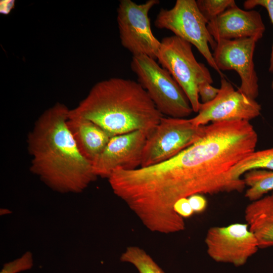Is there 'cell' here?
Returning a JSON list of instances; mask_svg holds the SVG:
<instances>
[{"instance_id":"6da1fadb","label":"cell","mask_w":273,"mask_h":273,"mask_svg":"<svg viewBox=\"0 0 273 273\" xmlns=\"http://www.w3.org/2000/svg\"><path fill=\"white\" fill-rule=\"evenodd\" d=\"M258 134L249 121L234 120L207 125L204 135L174 157L157 164L125 170L126 193L135 208L160 224L177 222L175 203L195 194L241 192L243 179L231 171L255 151Z\"/></svg>"},{"instance_id":"7a4b0ae2","label":"cell","mask_w":273,"mask_h":273,"mask_svg":"<svg viewBox=\"0 0 273 273\" xmlns=\"http://www.w3.org/2000/svg\"><path fill=\"white\" fill-rule=\"evenodd\" d=\"M69 110L57 103L36 120L27 139L31 157L30 170L55 191L79 193L97 176L68 127Z\"/></svg>"},{"instance_id":"3957f363","label":"cell","mask_w":273,"mask_h":273,"mask_svg":"<svg viewBox=\"0 0 273 273\" xmlns=\"http://www.w3.org/2000/svg\"><path fill=\"white\" fill-rule=\"evenodd\" d=\"M69 116L88 119L112 137L136 130L148 135L163 115L138 82L114 77L96 83Z\"/></svg>"},{"instance_id":"277c9868","label":"cell","mask_w":273,"mask_h":273,"mask_svg":"<svg viewBox=\"0 0 273 273\" xmlns=\"http://www.w3.org/2000/svg\"><path fill=\"white\" fill-rule=\"evenodd\" d=\"M130 67L138 77V82L163 115L185 118L193 112L182 88L156 60L146 55L134 56Z\"/></svg>"},{"instance_id":"5b68a950","label":"cell","mask_w":273,"mask_h":273,"mask_svg":"<svg viewBox=\"0 0 273 273\" xmlns=\"http://www.w3.org/2000/svg\"><path fill=\"white\" fill-rule=\"evenodd\" d=\"M157 59L182 88L193 112L198 113L201 104L198 85L205 81L212 84L213 80L208 69L196 60L192 44L174 35L164 37Z\"/></svg>"},{"instance_id":"8992f818","label":"cell","mask_w":273,"mask_h":273,"mask_svg":"<svg viewBox=\"0 0 273 273\" xmlns=\"http://www.w3.org/2000/svg\"><path fill=\"white\" fill-rule=\"evenodd\" d=\"M208 22L199 10L195 0H177L172 8L161 9L154 21L155 26L172 31L174 35L194 46L209 65L221 76L209 45L213 50L216 42L207 28Z\"/></svg>"},{"instance_id":"52a82bcc","label":"cell","mask_w":273,"mask_h":273,"mask_svg":"<svg viewBox=\"0 0 273 273\" xmlns=\"http://www.w3.org/2000/svg\"><path fill=\"white\" fill-rule=\"evenodd\" d=\"M207 125L196 126L190 119L165 117L147 136L141 167L166 161L181 152L205 133Z\"/></svg>"},{"instance_id":"ba28073f","label":"cell","mask_w":273,"mask_h":273,"mask_svg":"<svg viewBox=\"0 0 273 273\" xmlns=\"http://www.w3.org/2000/svg\"><path fill=\"white\" fill-rule=\"evenodd\" d=\"M159 3L158 0H148L142 4L131 0L120 1L117 20L121 43L132 56L146 55L157 59L161 41L152 31L149 12Z\"/></svg>"},{"instance_id":"9c48e42d","label":"cell","mask_w":273,"mask_h":273,"mask_svg":"<svg viewBox=\"0 0 273 273\" xmlns=\"http://www.w3.org/2000/svg\"><path fill=\"white\" fill-rule=\"evenodd\" d=\"M205 243L211 259L235 266L245 264L259 248L248 225L243 223L210 228L207 232Z\"/></svg>"},{"instance_id":"30bf717a","label":"cell","mask_w":273,"mask_h":273,"mask_svg":"<svg viewBox=\"0 0 273 273\" xmlns=\"http://www.w3.org/2000/svg\"><path fill=\"white\" fill-rule=\"evenodd\" d=\"M261 105L238 89L235 90L223 76L221 77L219 92L212 101L201 103L198 114L190 119L195 125L234 120L249 121L259 116Z\"/></svg>"},{"instance_id":"8fae6325","label":"cell","mask_w":273,"mask_h":273,"mask_svg":"<svg viewBox=\"0 0 273 273\" xmlns=\"http://www.w3.org/2000/svg\"><path fill=\"white\" fill-rule=\"evenodd\" d=\"M257 41L253 38L219 39L212 54L219 70L236 71L241 79L238 90L254 100L259 94L258 78L253 61Z\"/></svg>"},{"instance_id":"7c38bea8","label":"cell","mask_w":273,"mask_h":273,"mask_svg":"<svg viewBox=\"0 0 273 273\" xmlns=\"http://www.w3.org/2000/svg\"><path fill=\"white\" fill-rule=\"evenodd\" d=\"M148 134L142 130L112 136L92 163L96 176L108 178L117 169L131 170L141 166Z\"/></svg>"},{"instance_id":"4fadbf2b","label":"cell","mask_w":273,"mask_h":273,"mask_svg":"<svg viewBox=\"0 0 273 273\" xmlns=\"http://www.w3.org/2000/svg\"><path fill=\"white\" fill-rule=\"evenodd\" d=\"M208 30L215 41L253 38L258 41L265 30L260 13L255 10H244L237 5L207 24Z\"/></svg>"},{"instance_id":"5bb4252c","label":"cell","mask_w":273,"mask_h":273,"mask_svg":"<svg viewBox=\"0 0 273 273\" xmlns=\"http://www.w3.org/2000/svg\"><path fill=\"white\" fill-rule=\"evenodd\" d=\"M67 124L79 152L92 163L111 137L99 125L83 118L68 116Z\"/></svg>"},{"instance_id":"9a60e30c","label":"cell","mask_w":273,"mask_h":273,"mask_svg":"<svg viewBox=\"0 0 273 273\" xmlns=\"http://www.w3.org/2000/svg\"><path fill=\"white\" fill-rule=\"evenodd\" d=\"M244 217L259 248L273 247V193L251 202L245 209Z\"/></svg>"},{"instance_id":"2e32d148","label":"cell","mask_w":273,"mask_h":273,"mask_svg":"<svg viewBox=\"0 0 273 273\" xmlns=\"http://www.w3.org/2000/svg\"><path fill=\"white\" fill-rule=\"evenodd\" d=\"M244 175L245 186L248 187L245 197L251 202L259 200L273 191V170L252 169Z\"/></svg>"},{"instance_id":"e0dca14e","label":"cell","mask_w":273,"mask_h":273,"mask_svg":"<svg viewBox=\"0 0 273 273\" xmlns=\"http://www.w3.org/2000/svg\"><path fill=\"white\" fill-rule=\"evenodd\" d=\"M256 169L273 170V148L251 153L233 168L231 174L239 179L246 172Z\"/></svg>"},{"instance_id":"ac0fdd59","label":"cell","mask_w":273,"mask_h":273,"mask_svg":"<svg viewBox=\"0 0 273 273\" xmlns=\"http://www.w3.org/2000/svg\"><path fill=\"white\" fill-rule=\"evenodd\" d=\"M120 260L132 264L139 273H165L150 255L138 246L127 247Z\"/></svg>"},{"instance_id":"d6986e66","label":"cell","mask_w":273,"mask_h":273,"mask_svg":"<svg viewBox=\"0 0 273 273\" xmlns=\"http://www.w3.org/2000/svg\"><path fill=\"white\" fill-rule=\"evenodd\" d=\"M196 4L208 23L229 8L236 5L234 0H197Z\"/></svg>"},{"instance_id":"ffe728a7","label":"cell","mask_w":273,"mask_h":273,"mask_svg":"<svg viewBox=\"0 0 273 273\" xmlns=\"http://www.w3.org/2000/svg\"><path fill=\"white\" fill-rule=\"evenodd\" d=\"M33 265L32 254L27 251L20 258L5 263L0 273H19L31 269Z\"/></svg>"},{"instance_id":"44dd1931","label":"cell","mask_w":273,"mask_h":273,"mask_svg":"<svg viewBox=\"0 0 273 273\" xmlns=\"http://www.w3.org/2000/svg\"><path fill=\"white\" fill-rule=\"evenodd\" d=\"M243 6L246 10H251L257 6H261L264 8L267 11L273 25V0H247L244 2ZM269 71L273 72V40L270 53Z\"/></svg>"},{"instance_id":"7402d4cb","label":"cell","mask_w":273,"mask_h":273,"mask_svg":"<svg viewBox=\"0 0 273 273\" xmlns=\"http://www.w3.org/2000/svg\"><path fill=\"white\" fill-rule=\"evenodd\" d=\"M219 92V88L213 86L208 82H203L198 85V93L202 103H209L214 100Z\"/></svg>"},{"instance_id":"603a6c76","label":"cell","mask_w":273,"mask_h":273,"mask_svg":"<svg viewBox=\"0 0 273 273\" xmlns=\"http://www.w3.org/2000/svg\"><path fill=\"white\" fill-rule=\"evenodd\" d=\"M174 211L183 218H188L194 213L190 204L188 198L178 200L173 206Z\"/></svg>"},{"instance_id":"cb8c5ba5","label":"cell","mask_w":273,"mask_h":273,"mask_svg":"<svg viewBox=\"0 0 273 273\" xmlns=\"http://www.w3.org/2000/svg\"><path fill=\"white\" fill-rule=\"evenodd\" d=\"M188 198L194 213H201L206 209L207 202L206 198L202 195L195 194Z\"/></svg>"},{"instance_id":"d4e9b609","label":"cell","mask_w":273,"mask_h":273,"mask_svg":"<svg viewBox=\"0 0 273 273\" xmlns=\"http://www.w3.org/2000/svg\"><path fill=\"white\" fill-rule=\"evenodd\" d=\"M15 1L14 0H3L0 2V13L3 15H8L14 8Z\"/></svg>"},{"instance_id":"484cf974","label":"cell","mask_w":273,"mask_h":273,"mask_svg":"<svg viewBox=\"0 0 273 273\" xmlns=\"http://www.w3.org/2000/svg\"><path fill=\"white\" fill-rule=\"evenodd\" d=\"M11 211H10L9 210L7 209H1L0 210V214L1 215H4V214H7L11 213Z\"/></svg>"},{"instance_id":"4316f807","label":"cell","mask_w":273,"mask_h":273,"mask_svg":"<svg viewBox=\"0 0 273 273\" xmlns=\"http://www.w3.org/2000/svg\"><path fill=\"white\" fill-rule=\"evenodd\" d=\"M271 88H272V89L273 90V80L271 82Z\"/></svg>"}]
</instances>
